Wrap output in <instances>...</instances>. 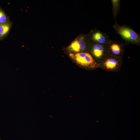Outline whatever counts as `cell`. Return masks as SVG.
Returning a JSON list of instances; mask_svg holds the SVG:
<instances>
[{"label": "cell", "instance_id": "5b68a950", "mask_svg": "<svg viewBox=\"0 0 140 140\" xmlns=\"http://www.w3.org/2000/svg\"><path fill=\"white\" fill-rule=\"evenodd\" d=\"M90 44L87 37L81 36L73 41L67 49L69 53L88 52Z\"/></svg>", "mask_w": 140, "mask_h": 140}, {"label": "cell", "instance_id": "8fae6325", "mask_svg": "<svg viewBox=\"0 0 140 140\" xmlns=\"http://www.w3.org/2000/svg\"></svg>", "mask_w": 140, "mask_h": 140}, {"label": "cell", "instance_id": "9c48e42d", "mask_svg": "<svg viewBox=\"0 0 140 140\" xmlns=\"http://www.w3.org/2000/svg\"><path fill=\"white\" fill-rule=\"evenodd\" d=\"M113 6V11L115 22H116V17L119 12L120 9V0H111Z\"/></svg>", "mask_w": 140, "mask_h": 140}, {"label": "cell", "instance_id": "8992f818", "mask_svg": "<svg viewBox=\"0 0 140 140\" xmlns=\"http://www.w3.org/2000/svg\"><path fill=\"white\" fill-rule=\"evenodd\" d=\"M107 47L109 55L117 58H122L124 51L123 43L110 39L107 44Z\"/></svg>", "mask_w": 140, "mask_h": 140}, {"label": "cell", "instance_id": "6da1fadb", "mask_svg": "<svg viewBox=\"0 0 140 140\" xmlns=\"http://www.w3.org/2000/svg\"><path fill=\"white\" fill-rule=\"evenodd\" d=\"M69 56L74 63L82 68L92 71L98 68L99 65L88 52L70 53Z\"/></svg>", "mask_w": 140, "mask_h": 140}, {"label": "cell", "instance_id": "30bf717a", "mask_svg": "<svg viewBox=\"0 0 140 140\" xmlns=\"http://www.w3.org/2000/svg\"><path fill=\"white\" fill-rule=\"evenodd\" d=\"M9 20L4 12L0 9V24L9 22Z\"/></svg>", "mask_w": 140, "mask_h": 140}, {"label": "cell", "instance_id": "277c9868", "mask_svg": "<svg viewBox=\"0 0 140 140\" xmlns=\"http://www.w3.org/2000/svg\"><path fill=\"white\" fill-rule=\"evenodd\" d=\"M122 58H117L109 55L99 65L98 68L107 71L118 72L122 65Z\"/></svg>", "mask_w": 140, "mask_h": 140}, {"label": "cell", "instance_id": "7a4b0ae2", "mask_svg": "<svg viewBox=\"0 0 140 140\" xmlns=\"http://www.w3.org/2000/svg\"><path fill=\"white\" fill-rule=\"evenodd\" d=\"M113 27L116 33L127 43L140 45V35L132 28L125 25H120L116 22Z\"/></svg>", "mask_w": 140, "mask_h": 140}, {"label": "cell", "instance_id": "ba28073f", "mask_svg": "<svg viewBox=\"0 0 140 140\" xmlns=\"http://www.w3.org/2000/svg\"><path fill=\"white\" fill-rule=\"evenodd\" d=\"M11 27V24L9 21L0 24V40L3 38L8 33Z\"/></svg>", "mask_w": 140, "mask_h": 140}, {"label": "cell", "instance_id": "52a82bcc", "mask_svg": "<svg viewBox=\"0 0 140 140\" xmlns=\"http://www.w3.org/2000/svg\"><path fill=\"white\" fill-rule=\"evenodd\" d=\"M88 39L90 43L104 44H107L110 40L106 33L97 29L92 32Z\"/></svg>", "mask_w": 140, "mask_h": 140}, {"label": "cell", "instance_id": "3957f363", "mask_svg": "<svg viewBox=\"0 0 140 140\" xmlns=\"http://www.w3.org/2000/svg\"><path fill=\"white\" fill-rule=\"evenodd\" d=\"M88 52L99 65L109 55L107 50V44L90 43Z\"/></svg>", "mask_w": 140, "mask_h": 140}]
</instances>
